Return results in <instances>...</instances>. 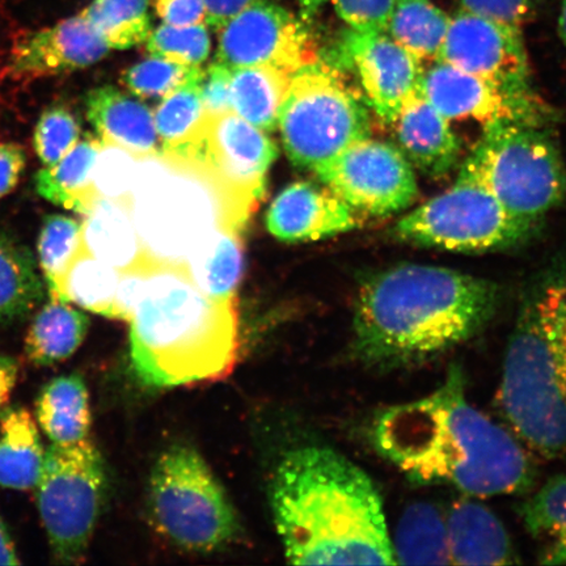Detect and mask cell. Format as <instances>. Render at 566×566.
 Here are the masks:
<instances>
[{
	"instance_id": "1",
	"label": "cell",
	"mask_w": 566,
	"mask_h": 566,
	"mask_svg": "<svg viewBox=\"0 0 566 566\" xmlns=\"http://www.w3.org/2000/svg\"><path fill=\"white\" fill-rule=\"evenodd\" d=\"M370 442L410 483L449 485L472 497L526 493L536 476L518 438L471 405L459 364L436 391L375 415Z\"/></svg>"
},
{
	"instance_id": "2",
	"label": "cell",
	"mask_w": 566,
	"mask_h": 566,
	"mask_svg": "<svg viewBox=\"0 0 566 566\" xmlns=\"http://www.w3.org/2000/svg\"><path fill=\"white\" fill-rule=\"evenodd\" d=\"M497 283L454 269L402 264L367 275L354 303L352 350L378 373L434 363L490 327Z\"/></svg>"
},
{
	"instance_id": "3",
	"label": "cell",
	"mask_w": 566,
	"mask_h": 566,
	"mask_svg": "<svg viewBox=\"0 0 566 566\" xmlns=\"http://www.w3.org/2000/svg\"><path fill=\"white\" fill-rule=\"evenodd\" d=\"M271 497L289 563L396 565L377 485L327 446L287 452L275 471Z\"/></svg>"
},
{
	"instance_id": "4",
	"label": "cell",
	"mask_w": 566,
	"mask_h": 566,
	"mask_svg": "<svg viewBox=\"0 0 566 566\" xmlns=\"http://www.w3.org/2000/svg\"><path fill=\"white\" fill-rule=\"evenodd\" d=\"M130 324L132 364L146 386L219 379L237 364V298H210L182 266L148 265Z\"/></svg>"
},
{
	"instance_id": "5",
	"label": "cell",
	"mask_w": 566,
	"mask_h": 566,
	"mask_svg": "<svg viewBox=\"0 0 566 566\" xmlns=\"http://www.w3.org/2000/svg\"><path fill=\"white\" fill-rule=\"evenodd\" d=\"M502 416L536 455L566 458V264L523 293L497 389Z\"/></svg>"
},
{
	"instance_id": "6",
	"label": "cell",
	"mask_w": 566,
	"mask_h": 566,
	"mask_svg": "<svg viewBox=\"0 0 566 566\" xmlns=\"http://www.w3.org/2000/svg\"><path fill=\"white\" fill-rule=\"evenodd\" d=\"M129 208L147 260L159 265L182 266L210 232L242 230L248 219L202 166L159 154L138 160Z\"/></svg>"
},
{
	"instance_id": "7",
	"label": "cell",
	"mask_w": 566,
	"mask_h": 566,
	"mask_svg": "<svg viewBox=\"0 0 566 566\" xmlns=\"http://www.w3.org/2000/svg\"><path fill=\"white\" fill-rule=\"evenodd\" d=\"M462 171L483 182L513 216L534 226L566 201V166L542 125L484 126Z\"/></svg>"
},
{
	"instance_id": "8",
	"label": "cell",
	"mask_w": 566,
	"mask_h": 566,
	"mask_svg": "<svg viewBox=\"0 0 566 566\" xmlns=\"http://www.w3.org/2000/svg\"><path fill=\"white\" fill-rule=\"evenodd\" d=\"M279 127L289 159L315 174L353 142L370 136L366 106L336 67L318 60L292 75Z\"/></svg>"
},
{
	"instance_id": "9",
	"label": "cell",
	"mask_w": 566,
	"mask_h": 566,
	"mask_svg": "<svg viewBox=\"0 0 566 566\" xmlns=\"http://www.w3.org/2000/svg\"><path fill=\"white\" fill-rule=\"evenodd\" d=\"M150 509L160 533L187 551H216L239 534L238 516L223 486L188 446H172L155 463Z\"/></svg>"
},
{
	"instance_id": "10",
	"label": "cell",
	"mask_w": 566,
	"mask_h": 566,
	"mask_svg": "<svg viewBox=\"0 0 566 566\" xmlns=\"http://www.w3.org/2000/svg\"><path fill=\"white\" fill-rule=\"evenodd\" d=\"M534 224L509 211L476 177L460 169L454 186L408 212L392 229L402 242L475 253L505 250L526 239Z\"/></svg>"
},
{
	"instance_id": "11",
	"label": "cell",
	"mask_w": 566,
	"mask_h": 566,
	"mask_svg": "<svg viewBox=\"0 0 566 566\" xmlns=\"http://www.w3.org/2000/svg\"><path fill=\"white\" fill-rule=\"evenodd\" d=\"M105 470L94 442L51 443L34 486L40 518L54 557L62 564L83 560L103 501Z\"/></svg>"
},
{
	"instance_id": "12",
	"label": "cell",
	"mask_w": 566,
	"mask_h": 566,
	"mask_svg": "<svg viewBox=\"0 0 566 566\" xmlns=\"http://www.w3.org/2000/svg\"><path fill=\"white\" fill-rule=\"evenodd\" d=\"M316 175L353 210L370 216L396 214L419 195L413 166L405 154L370 136L353 142Z\"/></svg>"
},
{
	"instance_id": "13",
	"label": "cell",
	"mask_w": 566,
	"mask_h": 566,
	"mask_svg": "<svg viewBox=\"0 0 566 566\" xmlns=\"http://www.w3.org/2000/svg\"><path fill=\"white\" fill-rule=\"evenodd\" d=\"M277 157V146L263 130L228 111L209 117L200 145L187 160L207 169L232 203L250 217Z\"/></svg>"
},
{
	"instance_id": "14",
	"label": "cell",
	"mask_w": 566,
	"mask_h": 566,
	"mask_svg": "<svg viewBox=\"0 0 566 566\" xmlns=\"http://www.w3.org/2000/svg\"><path fill=\"white\" fill-rule=\"evenodd\" d=\"M219 31L216 62L230 69L264 65L294 74L318 60L304 20L266 0H253Z\"/></svg>"
},
{
	"instance_id": "15",
	"label": "cell",
	"mask_w": 566,
	"mask_h": 566,
	"mask_svg": "<svg viewBox=\"0 0 566 566\" xmlns=\"http://www.w3.org/2000/svg\"><path fill=\"white\" fill-rule=\"evenodd\" d=\"M420 86L431 104L448 117L473 119L490 126L500 123L543 125L548 111L534 92L499 86L443 61L422 71Z\"/></svg>"
},
{
	"instance_id": "16",
	"label": "cell",
	"mask_w": 566,
	"mask_h": 566,
	"mask_svg": "<svg viewBox=\"0 0 566 566\" xmlns=\"http://www.w3.org/2000/svg\"><path fill=\"white\" fill-rule=\"evenodd\" d=\"M501 87L531 92L522 30L459 10L450 18L440 59Z\"/></svg>"
},
{
	"instance_id": "17",
	"label": "cell",
	"mask_w": 566,
	"mask_h": 566,
	"mask_svg": "<svg viewBox=\"0 0 566 566\" xmlns=\"http://www.w3.org/2000/svg\"><path fill=\"white\" fill-rule=\"evenodd\" d=\"M336 59L356 70L367 103L388 125L422 73L421 63L387 32L349 30L339 41Z\"/></svg>"
},
{
	"instance_id": "18",
	"label": "cell",
	"mask_w": 566,
	"mask_h": 566,
	"mask_svg": "<svg viewBox=\"0 0 566 566\" xmlns=\"http://www.w3.org/2000/svg\"><path fill=\"white\" fill-rule=\"evenodd\" d=\"M112 51L90 21L76 13L59 23L21 35L7 62L15 81H32L95 65Z\"/></svg>"
},
{
	"instance_id": "19",
	"label": "cell",
	"mask_w": 566,
	"mask_h": 566,
	"mask_svg": "<svg viewBox=\"0 0 566 566\" xmlns=\"http://www.w3.org/2000/svg\"><path fill=\"white\" fill-rule=\"evenodd\" d=\"M269 231L283 242L317 240L358 226L354 210L331 189L296 182L275 198L268 211Z\"/></svg>"
},
{
	"instance_id": "20",
	"label": "cell",
	"mask_w": 566,
	"mask_h": 566,
	"mask_svg": "<svg viewBox=\"0 0 566 566\" xmlns=\"http://www.w3.org/2000/svg\"><path fill=\"white\" fill-rule=\"evenodd\" d=\"M399 150L424 175L438 177L455 167L460 144L451 122L424 96L419 84L391 124Z\"/></svg>"
},
{
	"instance_id": "21",
	"label": "cell",
	"mask_w": 566,
	"mask_h": 566,
	"mask_svg": "<svg viewBox=\"0 0 566 566\" xmlns=\"http://www.w3.org/2000/svg\"><path fill=\"white\" fill-rule=\"evenodd\" d=\"M452 565L521 564L504 523L490 507L462 499L446 514Z\"/></svg>"
},
{
	"instance_id": "22",
	"label": "cell",
	"mask_w": 566,
	"mask_h": 566,
	"mask_svg": "<svg viewBox=\"0 0 566 566\" xmlns=\"http://www.w3.org/2000/svg\"><path fill=\"white\" fill-rule=\"evenodd\" d=\"M88 122L104 145L146 159L158 155V133L150 108L115 87L92 90L86 96Z\"/></svg>"
},
{
	"instance_id": "23",
	"label": "cell",
	"mask_w": 566,
	"mask_h": 566,
	"mask_svg": "<svg viewBox=\"0 0 566 566\" xmlns=\"http://www.w3.org/2000/svg\"><path fill=\"white\" fill-rule=\"evenodd\" d=\"M81 243L92 256L119 272L150 263L126 203L97 200L82 223Z\"/></svg>"
},
{
	"instance_id": "24",
	"label": "cell",
	"mask_w": 566,
	"mask_h": 566,
	"mask_svg": "<svg viewBox=\"0 0 566 566\" xmlns=\"http://www.w3.org/2000/svg\"><path fill=\"white\" fill-rule=\"evenodd\" d=\"M205 71L196 66L187 81L165 97L155 112V126L163 153L187 160L192 157L203 137L209 113L202 101Z\"/></svg>"
},
{
	"instance_id": "25",
	"label": "cell",
	"mask_w": 566,
	"mask_h": 566,
	"mask_svg": "<svg viewBox=\"0 0 566 566\" xmlns=\"http://www.w3.org/2000/svg\"><path fill=\"white\" fill-rule=\"evenodd\" d=\"M35 422L54 444L88 440L90 394L80 374L61 375L42 387L35 400Z\"/></svg>"
},
{
	"instance_id": "26",
	"label": "cell",
	"mask_w": 566,
	"mask_h": 566,
	"mask_svg": "<svg viewBox=\"0 0 566 566\" xmlns=\"http://www.w3.org/2000/svg\"><path fill=\"white\" fill-rule=\"evenodd\" d=\"M45 449L40 428L24 407L0 412V486L31 491L40 478Z\"/></svg>"
},
{
	"instance_id": "27",
	"label": "cell",
	"mask_w": 566,
	"mask_h": 566,
	"mask_svg": "<svg viewBox=\"0 0 566 566\" xmlns=\"http://www.w3.org/2000/svg\"><path fill=\"white\" fill-rule=\"evenodd\" d=\"M190 281L214 300L237 298L243 274L240 230L219 228L203 238L182 265Z\"/></svg>"
},
{
	"instance_id": "28",
	"label": "cell",
	"mask_w": 566,
	"mask_h": 566,
	"mask_svg": "<svg viewBox=\"0 0 566 566\" xmlns=\"http://www.w3.org/2000/svg\"><path fill=\"white\" fill-rule=\"evenodd\" d=\"M90 318L55 295L34 315L25 335V354L35 366H53L69 359L88 334Z\"/></svg>"
},
{
	"instance_id": "29",
	"label": "cell",
	"mask_w": 566,
	"mask_h": 566,
	"mask_svg": "<svg viewBox=\"0 0 566 566\" xmlns=\"http://www.w3.org/2000/svg\"><path fill=\"white\" fill-rule=\"evenodd\" d=\"M102 147L103 142L98 139L80 140L61 160L40 169L34 177L39 196L56 207L87 216L97 201L92 189V171Z\"/></svg>"
},
{
	"instance_id": "30",
	"label": "cell",
	"mask_w": 566,
	"mask_h": 566,
	"mask_svg": "<svg viewBox=\"0 0 566 566\" xmlns=\"http://www.w3.org/2000/svg\"><path fill=\"white\" fill-rule=\"evenodd\" d=\"M292 75L264 65L231 69L230 109L263 132L277 129Z\"/></svg>"
},
{
	"instance_id": "31",
	"label": "cell",
	"mask_w": 566,
	"mask_h": 566,
	"mask_svg": "<svg viewBox=\"0 0 566 566\" xmlns=\"http://www.w3.org/2000/svg\"><path fill=\"white\" fill-rule=\"evenodd\" d=\"M396 565H450L446 514L431 502L407 506L391 537Z\"/></svg>"
},
{
	"instance_id": "32",
	"label": "cell",
	"mask_w": 566,
	"mask_h": 566,
	"mask_svg": "<svg viewBox=\"0 0 566 566\" xmlns=\"http://www.w3.org/2000/svg\"><path fill=\"white\" fill-rule=\"evenodd\" d=\"M537 563L566 565V475L551 478L518 507Z\"/></svg>"
},
{
	"instance_id": "33",
	"label": "cell",
	"mask_w": 566,
	"mask_h": 566,
	"mask_svg": "<svg viewBox=\"0 0 566 566\" xmlns=\"http://www.w3.org/2000/svg\"><path fill=\"white\" fill-rule=\"evenodd\" d=\"M45 289L31 252L0 235V323L30 315L44 300Z\"/></svg>"
},
{
	"instance_id": "34",
	"label": "cell",
	"mask_w": 566,
	"mask_h": 566,
	"mask_svg": "<svg viewBox=\"0 0 566 566\" xmlns=\"http://www.w3.org/2000/svg\"><path fill=\"white\" fill-rule=\"evenodd\" d=\"M450 17L431 0H396L387 33L420 63L438 61Z\"/></svg>"
},
{
	"instance_id": "35",
	"label": "cell",
	"mask_w": 566,
	"mask_h": 566,
	"mask_svg": "<svg viewBox=\"0 0 566 566\" xmlns=\"http://www.w3.org/2000/svg\"><path fill=\"white\" fill-rule=\"evenodd\" d=\"M119 275L122 272L92 256L81 243L55 293L49 295L74 303L90 313L111 317Z\"/></svg>"
},
{
	"instance_id": "36",
	"label": "cell",
	"mask_w": 566,
	"mask_h": 566,
	"mask_svg": "<svg viewBox=\"0 0 566 566\" xmlns=\"http://www.w3.org/2000/svg\"><path fill=\"white\" fill-rule=\"evenodd\" d=\"M153 0H92L81 11L111 49H130L151 33Z\"/></svg>"
},
{
	"instance_id": "37",
	"label": "cell",
	"mask_w": 566,
	"mask_h": 566,
	"mask_svg": "<svg viewBox=\"0 0 566 566\" xmlns=\"http://www.w3.org/2000/svg\"><path fill=\"white\" fill-rule=\"evenodd\" d=\"M82 223L62 214H51L42 222L38 240L39 263L48 294H54L70 261L80 250Z\"/></svg>"
},
{
	"instance_id": "38",
	"label": "cell",
	"mask_w": 566,
	"mask_h": 566,
	"mask_svg": "<svg viewBox=\"0 0 566 566\" xmlns=\"http://www.w3.org/2000/svg\"><path fill=\"white\" fill-rule=\"evenodd\" d=\"M146 48L151 55L159 59L186 66H200L208 60L211 40L205 24H161L148 35Z\"/></svg>"
},
{
	"instance_id": "39",
	"label": "cell",
	"mask_w": 566,
	"mask_h": 566,
	"mask_svg": "<svg viewBox=\"0 0 566 566\" xmlns=\"http://www.w3.org/2000/svg\"><path fill=\"white\" fill-rule=\"evenodd\" d=\"M81 137V126L65 105L54 104L42 112L33 133L34 151L42 165L52 166L71 151Z\"/></svg>"
},
{
	"instance_id": "40",
	"label": "cell",
	"mask_w": 566,
	"mask_h": 566,
	"mask_svg": "<svg viewBox=\"0 0 566 566\" xmlns=\"http://www.w3.org/2000/svg\"><path fill=\"white\" fill-rule=\"evenodd\" d=\"M138 159L116 146L104 145L92 171V189L96 200L129 205Z\"/></svg>"
},
{
	"instance_id": "41",
	"label": "cell",
	"mask_w": 566,
	"mask_h": 566,
	"mask_svg": "<svg viewBox=\"0 0 566 566\" xmlns=\"http://www.w3.org/2000/svg\"><path fill=\"white\" fill-rule=\"evenodd\" d=\"M195 67L153 55V59L127 70L124 83L134 95L147 98L166 97L187 81Z\"/></svg>"
},
{
	"instance_id": "42",
	"label": "cell",
	"mask_w": 566,
	"mask_h": 566,
	"mask_svg": "<svg viewBox=\"0 0 566 566\" xmlns=\"http://www.w3.org/2000/svg\"><path fill=\"white\" fill-rule=\"evenodd\" d=\"M396 0H334L336 13L359 32H387Z\"/></svg>"
},
{
	"instance_id": "43",
	"label": "cell",
	"mask_w": 566,
	"mask_h": 566,
	"mask_svg": "<svg viewBox=\"0 0 566 566\" xmlns=\"http://www.w3.org/2000/svg\"><path fill=\"white\" fill-rule=\"evenodd\" d=\"M459 10L523 30L536 17L542 0H458Z\"/></svg>"
},
{
	"instance_id": "44",
	"label": "cell",
	"mask_w": 566,
	"mask_h": 566,
	"mask_svg": "<svg viewBox=\"0 0 566 566\" xmlns=\"http://www.w3.org/2000/svg\"><path fill=\"white\" fill-rule=\"evenodd\" d=\"M148 265H140L122 272L116 290L115 301H113L112 318L130 322L134 311L140 300L146 285Z\"/></svg>"
},
{
	"instance_id": "45",
	"label": "cell",
	"mask_w": 566,
	"mask_h": 566,
	"mask_svg": "<svg viewBox=\"0 0 566 566\" xmlns=\"http://www.w3.org/2000/svg\"><path fill=\"white\" fill-rule=\"evenodd\" d=\"M231 69L223 63L214 62L205 74L202 82V101L210 116L230 109Z\"/></svg>"
},
{
	"instance_id": "46",
	"label": "cell",
	"mask_w": 566,
	"mask_h": 566,
	"mask_svg": "<svg viewBox=\"0 0 566 566\" xmlns=\"http://www.w3.org/2000/svg\"><path fill=\"white\" fill-rule=\"evenodd\" d=\"M155 12L165 24L189 27L207 23L203 0H153Z\"/></svg>"
},
{
	"instance_id": "47",
	"label": "cell",
	"mask_w": 566,
	"mask_h": 566,
	"mask_svg": "<svg viewBox=\"0 0 566 566\" xmlns=\"http://www.w3.org/2000/svg\"><path fill=\"white\" fill-rule=\"evenodd\" d=\"M25 167V148L17 142H0V198L15 190Z\"/></svg>"
},
{
	"instance_id": "48",
	"label": "cell",
	"mask_w": 566,
	"mask_h": 566,
	"mask_svg": "<svg viewBox=\"0 0 566 566\" xmlns=\"http://www.w3.org/2000/svg\"><path fill=\"white\" fill-rule=\"evenodd\" d=\"M207 6V23L216 30L229 23V21L242 12L253 0H203Z\"/></svg>"
},
{
	"instance_id": "49",
	"label": "cell",
	"mask_w": 566,
	"mask_h": 566,
	"mask_svg": "<svg viewBox=\"0 0 566 566\" xmlns=\"http://www.w3.org/2000/svg\"><path fill=\"white\" fill-rule=\"evenodd\" d=\"M19 360L12 356H0V412L9 405L18 385Z\"/></svg>"
},
{
	"instance_id": "50",
	"label": "cell",
	"mask_w": 566,
	"mask_h": 566,
	"mask_svg": "<svg viewBox=\"0 0 566 566\" xmlns=\"http://www.w3.org/2000/svg\"><path fill=\"white\" fill-rule=\"evenodd\" d=\"M20 558L9 528L0 515V565H19Z\"/></svg>"
},
{
	"instance_id": "51",
	"label": "cell",
	"mask_w": 566,
	"mask_h": 566,
	"mask_svg": "<svg viewBox=\"0 0 566 566\" xmlns=\"http://www.w3.org/2000/svg\"><path fill=\"white\" fill-rule=\"evenodd\" d=\"M325 2L327 0H300L301 19L304 21L313 20Z\"/></svg>"
},
{
	"instance_id": "52",
	"label": "cell",
	"mask_w": 566,
	"mask_h": 566,
	"mask_svg": "<svg viewBox=\"0 0 566 566\" xmlns=\"http://www.w3.org/2000/svg\"><path fill=\"white\" fill-rule=\"evenodd\" d=\"M558 38L563 41L566 46V0H562L560 15L557 21Z\"/></svg>"
}]
</instances>
